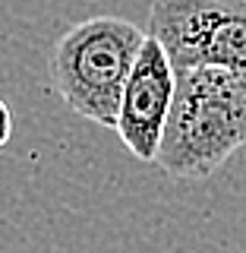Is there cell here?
Returning <instances> with one entry per match:
<instances>
[{
    "instance_id": "cell-1",
    "label": "cell",
    "mask_w": 246,
    "mask_h": 253,
    "mask_svg": "<svg viewBox=\"0 0 246 253\" xmlns=\"http://www.w3.org/2000/svg\"><path fill=\"white\" fill-rule=\"evenodd\" d=\"M246 146V76L218 67L177 70V92L155 165L177 180L211 177Z\"/></svg>"
},
{
    "instance_id": "cell-2",
    "label": "cell",
    "mask_w": 246,
    "mask_h": 253,
    "mask_svg": "<svg viewBox=\"0 0 246 253\" xmlns=\"http://www.w3.org/2000/svg\"><path fill=\"white\" fill-rule=\"evenodd\" d=\"M145 32L120 16H92L57 38L51 51V85L79 117L117 126L126 79L133 73Z\"/></svg>"
},
{
    "instance_id": "cell-3",
    "label": "cell",
    "mask_w": 246,
    "mask_h": 253,
    "mask_svg": "<svg viewBox=\"0 0 246 253\" xmlns=\"http://www.w3.org/2000/svg\"><path fill=\"white\" fill-rule=\"evenodd\" d=\"M148 35L174 70L218 67L246 76V0H155Z\"/></svg>"
},
{
    "instance_id": "cell-4",
    "label": "cell",
    "mask_w": 246,
    "mask_h": 253,
    "mask_svg": "<svg viewBox=\"0 0 246 253\" xmlns=\"http://www.w3.org/2000/svg\"><path fill=\"white\" fill-rule=\"evenodd\" d=\"M177 92V70L161 44L145 32L133 73L126 79L123 101H120V117H117V136L123 149L139 162H155L161 136L168 126V114Z\"/></svg>"
},
{
    "instance_id": "cell-5",
    "label": "cell",
    "mask_w": 246,
    "mask_h": 253,
    "mask_svg": "<svg viewBox=\"0 0 246 253\" xmlns=\"http://www.w3.org/2000/svg\"><path fill=\"white\" fill-rule=\"evenodd\" d=\"M10 136H13V114L6 108V101L0 98V149L10 142Z\"/></svg>"
}]
</instances>
